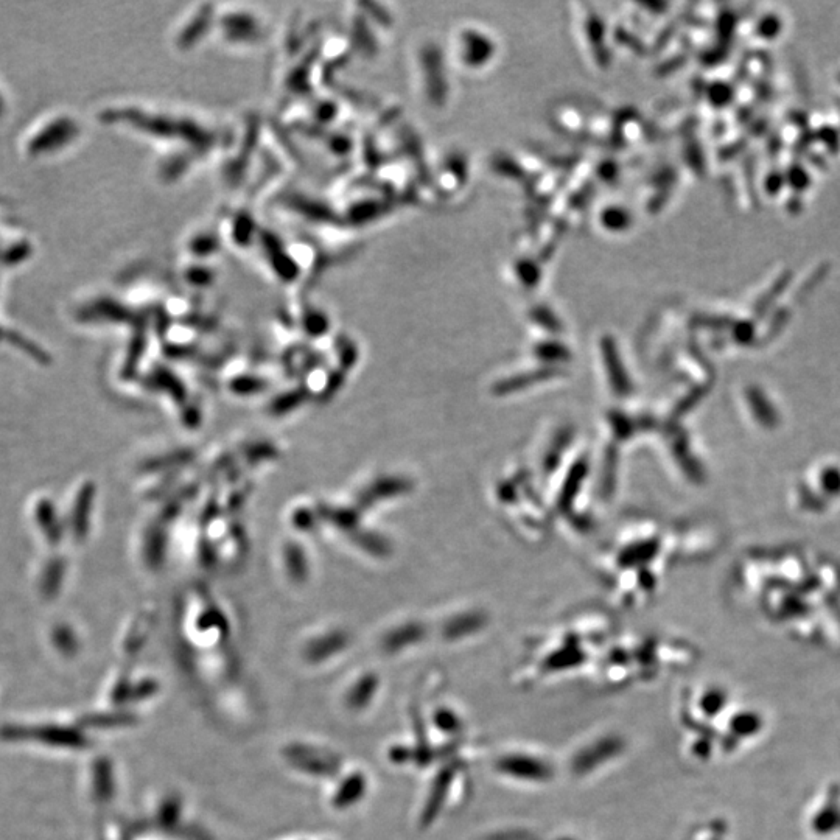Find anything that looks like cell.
<instances>
[{
    "instance_id": "cell-1",
    "label": "cell",
    "mask_w": 840,
    "mask_h": 840,
    "mask_svg": "<svg viewBox=\"0 0 840 840\" xmlns=\"http://www.w3.org/2000/svg\"><path fill=\"white\" fill-rule=\"evenodd\" d=\"M500 769L506 774L526 778V780H543L550 775V769L545 764L540 763L536 758H528V756L504 758L500 763Z\"/></svg>"
}]
</instances>
